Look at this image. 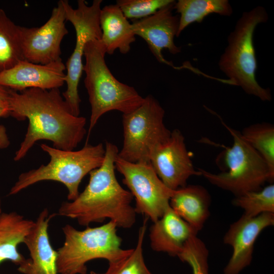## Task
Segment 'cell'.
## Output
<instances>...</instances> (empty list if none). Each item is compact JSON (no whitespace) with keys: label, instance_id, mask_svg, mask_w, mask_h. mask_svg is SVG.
<instances>
[{"label":"cell","instance_id":"1","mask_svg":"<svg viewBox=\"0 0 274 274\" xmlns=\"http://www.w3.org/2000/svg\"><path fill=\"white\" fill-rule=\"evenodd\" d=\"M8 109L9 115L28 120L24 138L15 154V161L23 158L40 140L52 142L56 149L74 150L87 133L86 118L71 113L58 88L9 89Z\"/></svg>","mask_w":274,"mask_h":274},{"label":"cell","instance_id":"2","mask_svg":"<svg viewBox=\"0 0 274 274\" xmlns=\"http://www.w3.org/2000/svg\"><path fill=\"white\" fill-rule=\"evenodd\" d=\"M104 162L90 173L89 182L74 200L64 201L58 214L75 219L82 226L101 223L107 219L117 227L129 228L135 222L134 207L131 205V193L118 182L115 173V161L119 150L109 142L105 144Z\"/></svg>","mask_w":274,"mask_h":274},{"label":"cell","instance_id":"3","mask_svg":"<svg viewBox=\"0 0 274 274\" xmlns=\"http://www.w3.org/2000/svg\"><path fill=\"white\" fill-rule=\"evenodd\" d=\"M106 54L100 40H92L85 45L84 82L91 106L86 143L104 114L111 111L129 113L140 106L144 99L134 87L120 82L114 76L106 62Z\"/></svg>","mask_w":274,"mask_h":274},{"label":"cell","instance_id":"4","mask_svg":"<svg viewBox=\"0 0 274 274\" xmlns=\"http://www.w3.org/2000/svg\"><path fill=\"white\" fill-rule=\"evenodd\" d=\"M40 147L49 155V162L21 173L9 195H15L41 181H54L63 184L68 190L67 200H74L80 193L79 187L82 179L101 165L105 155V147L102 143L96 145L86 143L77 151L58 149L45 144Z\"/></svg>","mask_w":274,"mask_h":274},{"label":"cell","instance_id":"5","mask_svg":"<svg viewBox=\"0 0 274 274\" xmlns=\"http://www.w3.org/2000/svg\"><path fill=\"white\" fill-rule=\"evenodd\" d=\"M268 19V14L262 6L244 12L229 35L227 46L218 62L219 69L232 85L262 101L271 100V94L269 89L261 87L256 79L257 62L253 36L257 26Z\"/></svg>","mask_w":274,"mask_h":274},{"label":"cell","instance_id":"6","mask_svg":"<svg viewBox=\"0 0 274 274\" xmlns=\"http://www.w3.org/2000/svg\"><path fill=\"white\" fill-rule=\"evenodd\" d=\"M117 226L113 221L99 226L78 230L70 224L62 228L64 242L58 249L57 268L59 274H86V263L104 259L109 264L127 257L133 249L121 247L122 238L117 234Z\"/></svg>","mask_w":274,"mask_h":274},{"label":"cell","instance_id":"7","mask_svg":"<svg viewBox=\"0 0 274 274\" xmlns=\"http://www.w3.org/2000/svg\"><path fill=\"white\" fill-rule=\"evenodd\" d=\"M221 122L232 135L233 144L224 147L217 156L216 162L222 168L221 173L214 174L198 168L201 176L235 196L258 190L267 181L272 182L274 176L261 156L244 139L241 132Z\"/></svg>","mask_w":274,"mask_h":274},{"label":"cell","instance_id":"8","mask_svg":"<svg viewBox=\"0 0 274 274\" xmlns=\"http://www.w3.org/2000/svg\"><path fill=\"white\" fill-rule=\"evenodd\" d=\"M165 111L153 96L144 97L140 106L122 115L123 146L118 156L133 163H150L156 149L169 138L163 122Z\"/></svg>","mask_w":274,"mask_h":274},{"label":"cell","instance_id":"9","mask_svg":"<svg viewBox=\"0 0 274 274\" xmlns=\"http://www.w3.org/2000/svg\"><path fill=\"white\" fill-rule=\"evenodd\" d=\"M102 2L94 0L88 6L85 1L79 0L77 8L74 9L67 1L62 0L65 19L72 24L76 32L75 48L65 64L67 71L65 79L66 89L62 95L74 114L80 112L81 100L78 85L83 71L82 58L85 45L90 40L101 39L99 17Z\"/></svg>","mask_w":274,"mask_h":274},{"label":"cell","instance_id":"10","mask_svg":"<svg viewBox=\"0 0 274 274\" xmlns=\"http://www.w3.org/2000/svg\"><path fill=\"white\" fill-rule=\"evenodd\" d=\"M115 166L123 176V183L135 199L136 213L153 223L170 208L169 200L174 190L164 184L150 163L128 162L117 156Z\"/></svg>","mask_w":274,"mask_h":274},{"label":"cell","instance_id":"11","mask_svg":"<svg viewBox=\"0 0 274 274\" xmlns=\"http://www.w3.org/2000/svg\"><path fill=\"white\" fill-rule=\"evenodd\" d=\"M65 20L60 0L44 25L35 27L19 26L20 43L24 59L35 63L46 64L61 59V43L68 33Z\"/></svg>","mask_w":274,"mask_h":274},{"label":"cell","instance_id":"12","mask_svg":"<svg viewBox=\"0 0 274 274\" xmlns=\"http://www.w3.org/2000/svg\"><path fill=\"white\" fill-rule=\"evenodd\" d=\"M150 162L161 181L173 190L186 186L190 177L201 176L195 169L184 136L178 129L171 131L167 141L156 149Z\"/></svg>","mask_w":274,"mask_h":274},{"label":"cell","instance_id":"13","mask_svg":"<svg viewBox=\"0 0 274 274\" xmlns=\"http://www.w3.org/2000/svg\"><path fill=\"white\" fill-rule=\"evenodd\" d=\"M175 2L161 8L151 16L132 20L131 23L135 36H139L146 42L156 60L160 63L173 67V63L163 57L162 51L167 49L173 55L181 51V48L174 42L179 26V16L173 13Z\"/></svg>","mask_w":274,"mask_h":274},{"label":"cell","instance_id":"14","mask_svg":"<svg viewBox=\"0 0 274 274\" xmlns=\"http://www.w3.org/2000/svg\"><path fill=\"white\" fill-rule=\"evenodd\" d=\"M274 224V213H264L254 217L244 215L231 224L223 237L224 243L233 248L224 274H238L252 259L254 245L260 233Z\"/></svg>","mask_w":274,"mask_h":274},{"label":"cell","instance_id":"15","mask_svg":"<svg viewBox=\"0 0 274 274\" xmlns=\"http://www.w3.org/2000/svg\"><path fill=\"white\" fill-rule=\"evenodd\" d=\"M65 70L61 59L46 64L24 59L0 73V85L17 91L32 88L59 89L65 83Z\"/></svg>","mask_w":274,"mask_h":274},{"label":"cell","instance_id":"16","mask_svg":"<svg viewBox=\"0 0 274 274\" xmlns=\"http://www.w3.org/2000/svg\"><path fill=\"white\" fill-rule=\"evenodd\" d=\"M56 215L50 214L47 208L39 214L24 243L30 258L18 266L22 274H59L57 268V251L50 242L48 227L50 221Z\"/></svg>","mask_w":274,"mask_h":274},{"label":"cell","instance_id":"17","mask_svg":"<svg viewBox=\"0 0 274 274\" xmlns=\"http://www.w3.org/2000/svg\"><path fill=\"white\" fill-rule=\"evenodd\" d=\"M197 234L170 208L150 228L152 249L178 257L190 237Z\"/></svg>","mask_w":274,"mask_h":274},{"label":"cell","instance_id":"18","mask_svg":"<svg viewBox=\"0 0 274 274\" xmlns=\"http://www.w3.org/2000/svg\"><path fill=\"white\" fill-rule=\"evenodd\" d=\"M211 197L200 185H190L174 190L169 200L173 211L197 234L210 216Z\"/></svg>","mask_w":274,"mask_h":274},{"label":"cell","instance_id":"19","mask_svg":"<svg viewBox=\"0 0 274 274\" xmlns=\"http://www.w3.org/2000/svg\"><path fill=\"white\" fill-rule=\"evenodd\" d=\"M101 30L100 41L106 54L112 55L118 49L123 54L128 53L135 41L131 23L116 5L101 8L99 17Z\"/></svg>","mask_w":274,"mask_h":274},{"label":"cell","instance_id":"20","mask_svg":"<svg viewBox=\"0 0 274 274\" xmlns=\"http://www.w3.org/2000/svg\"><path fill=\"white\" fill-rule=\"evenodd\" d=\"M35 224L16 212L3 213L0 217V263L6 260L19 266L26 258L17 250Z\"/></svg>","mask_w":274,"mask_h":274},{"label":"cell","instance_id":"21","mask_svg":"<svg viewBox=\"0 0 274 274\" xmlns=\"http://www.w3.org/2000/svg\"><path fill=\"white\" fill-rule=\"evenodd\" d=\"M174 10L180 14L177 37L190 24L201 23L210 14L229 16L233 12L227 0H179L175 3Z\"/></svg>","mask_w":274,"mask_h":274},{"label":"cell","instance_id":"22","mask_svg":"<svg viewBox=\"0 0 274 274\" xmlns=\"http://www.w3.org/2000/svg\"><path fill=\"white\" fill-rule=\"evenodd\" d=\"M24 60L20 40L19 25L0 9V73Z\"/></svg>","mask_w":274,"mask_h":274},{"label":"cell","instance_id":"23","mask_svg":"<svg viewBox=\"0 0 274 274\" xmlns=\"http://www.w3.org/2000/svg\"><path fill=\"white\" fill-rule=\"evenodd\" d=\"M244 139L263 159L274 176V127L262 123L251 125L241 132Z\"/></svg>","mask_w":274,"mask_h":274},{"label":"cell","instance_id":"24","mask_svg":"<svg viewBox=\"0 0 274 274\" xmlns=\"http://www.w3.org/2000/svg\"><path fill=\"white\" fill-rule=\"evenodd\" d=\"M232 203L244 211L243 215L254 217L264 213H274V185L235 196Z\"/></svg>","mask_w":274,"mask_h":274},{"label":"cell","instance_id":"25","mask_svg":"<svg viewBox=\"0 0 274 274\" xmlns=\"http://www.w3.org/2000/svg\"><path fill=\"white\" fill-rule=\"evenodd\" d=\"M147 218L140 227L136 246L124 259L109 264L104 274H152L146 266L143 256V245L147 229Z\"/></svg>","mask_w":274,"mask_h":274},{"label":"cell","instance_id":"26","mask_svg":"<svg viewBox=\"0 0 274 274\" xmlns=\"http://www.w3.org/2000/svg\"><path fill=\"white\" fill-rule=\"evenodd\" d=\"M209 250L196 234L192 235L178 256L191 266L192 274H209Z\"/></svg>","mask_w":274,"mask_h":274},{"label":"cell","instance_id":"27","mask_svg":"<svg viewBox=\"0 0 274 274\" xmlns=\"http://www.w3.org/2000/svg\"><path fill=\"white\" fill-rule=\"evenodd\" d=\"M174 0H117L116 5L127 19L139 20L153 15Z\"/></svg>","mask_w":274,"mask_h":274},{"label":"cell","instance_id":"28","mask_svg":"<svg viewBox=\"0 0 274 274\" xmlns=\"http://www.w3.org/2000/svg\"><path fill=\"white\" fill-rule=\"evenodd\" d=\"M10 142L9 139L6 127L0 125V149L8 147Z\"/></svg>","mask_w":274,"mask_h":274},{"label":"cell","instance_id":"29","mask_svg":"<svg viewBox=\"0 0 274 274\" xmlns=\"http://www.w3.org/2000/svg\"><path fill=\"white\" fill-rule=\"evenodd\" d=\"M8 97L9 88L0 85V107L8 109Z\"/></svg>","mask_w":274,"mask_h":274},{"label":"cell","instance_id":"30","mask_svg":"<svg viewBox=\"0 0 274 274\" xmlns=\"http://www.w3.org/2000/svg\"><path fill=\"white\" fill-rule=\"evenodd\" d=\"M7 115H9L8 109L0 107V118Z\"/></svg>","mask_w":274,"mask_h":274},{"label":"cell","instance_id":"31","mask_svg":"<svg viewBox=\"0 0 274 274\" xmlns=\"http://www.w3.org/2000/svg\"><path fill=\"white\" fill-rule=\"evenodd\" d=\"M2 213H3V212H2V201H1V199L0 197V217L1 215L2 214Z\"/></svg>","mask_w":274,"mask_h":274},{"label":"cell","instance_id":"32","mask_svg":"<svg viewBox=\"0 0 274 274\" xmlns=\"http://www.w3.org/2000/svg\"><path fill=\"white\" fill-rule=\"evenodd\" d=\"M90 274H104V273L96 272L94 271H91L90 272Z\"/></svg>","mask_w":274,"mask_h":274}]
</instances>
